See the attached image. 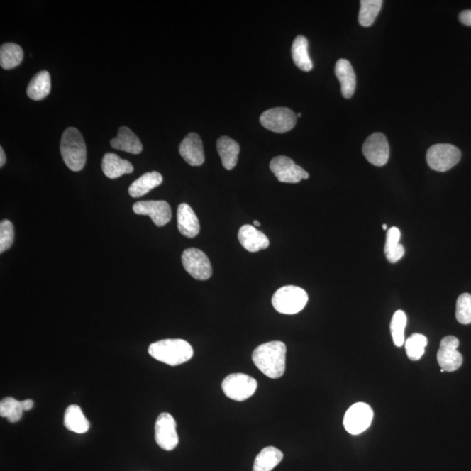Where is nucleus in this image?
Returning a JSON list of instances; mask_svg holds the SVG:
<instances>
[{"label":"nucleus","mask_w":471,"mask_h":471,"mask_svg":"<svg viewBox=\"0 0 471 471\" xmlns=\"http://www.w3.org/2000/svg\"><path fill=\"white\" fill-rule=\"evenodd\" d=\"M374 412L370 405L357 402L345 412L343 424L345 431L351 435H360L370 427Z\"/></svg>","instance_id":"nucleus-7"},{"label":"nucleus","mask_w":471,"mask_h":471,"mask_svg":"<svg viewBox=\"0 0 471 471\" xmlns=\"http://www.w3.org/2000/svg\"><path fill=\"white\" fill-rule=\"evenodd\" d=\"M163 181L162 176L157 172H148L138 178L129 186L128 193L132 197H140L146 195L152 189L158 187Z\"/></svg>","instance_id":"nucleus-23"},{"label":"nucleus","mask_w":471,"mask_h":471,"mask_svg":"<svg viewBox=\"0 0 471 471\" xmlns=\"http://www.w3.org/2000/svg\"><path fill=\"white\" fill-rule=\"evenodd\" d=\"M179 152L184 160L191 166H201L204 162L202 140L196 133H191L182 140Z\"/></svg>","instance_id":"nucleus-15"},{"label":"nucleus","mask_w":471,"mask_h":471,"mask_svg":"<svg viewBox=\"0 0 471 471\" xmlns=\"http://www.w3.org/2000/svg\"><path fill=\"white\" fill-rule=\"evenodd\" d=\"M382 229L383 230H387V225L382 226Z\"/></svg>","instance_id":"nucleus-40"},{"label":"nucleus","mask_w":471,"mask_h":471,"mask_svg":"<svg viewBox=\"0 0 471 471\" xmlns=\"http://www.w3.org/2000/svg\"><path fill=\"white\" fill-rule=\"evenodd\" d=\"M155 438L158 446L166 451L176 449L179 438L177 432V423L169 413H162L155 425Z\"/></svg>","instance_id":"nucleus-10"},{"label":"nucleus","mask_w":471,"mask_h":471,"mask_svg":"<svg viewBox=\"0 0 471 471\" xmlns=\"http://www.w3.org/2000/svg\"><path fill=\"white\" fill-rule=\"evenodd\" d=\"M60 153L65 165L72 172H78L84 168L87 162V147L81 132L75 128H67L60 140Z\"/></svg>","instance_id":"nucleus-3"},{"label":"nucleus","mask_w":471,"mask_h":471,"mask_svg":"<svg viewBox=\"0 0 471 471\" xmlns=\"http://www.w3.org/2000/svg\"><path fill=\"white\" fill-rule=\"evenodd\" d=\"M428 344L427 338L421 333H414L405 341L406 353L409 360L413 362L419 360L423 357L425 348Z\"/></svg>","instance_id":"nucleus-31"},{"label":"nucleus","mask_w":471,"mask_h":471,"mask_svg":"<svg viewBox=\"0 0 471 471\" xmlns=\"http://www.w3.org/2000/svg\"><path fill=\"white\" fill-rule=\"evenodd\" d=\"M461 151L451 144H436L429 148L426 159L429 167L436 172H445L461 160Z\"/></svg>","instance_id":"nucleus-5"},{"label":"nucleus","mask_w":471,"mask_h":471,"mask_svg":"<svg viewBox=\"0 0 471 471\" xmlns=\"http://www.w3.org/2000/svg\"><path fill=\"white\" fill-rule=\"evenodd\" d=\"M14 241V228L9 220H3L0 223V253H3L13 245Z\"/></svg>","instance_id":"nucleus-33"},{"label":"nucleus","mask_w":471,"mask_h":471,"mask_svg":"<svg viewBox=\"0 0 471 471\" xmlns=\"http://www.w3.org/2000/svg\"><path fill=\"white\" fill-rule=\"evenodd\" d=\"M24 52L15 43H6L0 48V65L6 70H13L22 62Z\"/></svg>","instance_id":"nucleus-27"},{"label":"nucleus","mask_w":471,"mask_h":471,"mask_svg":"<svg viewBox=\"0 0 471 471\" xmlns=\"http://www.w3.org/2000/svg\"><path fill=\"white\" fill-rule=\"evenodd\" d=\"M6 154L5 152H4L3 148L0 147V167H2L6 165Z\"/></svg>","instance_id":"nucleus-38"},{"label":"nucleus","mask_w":471,"mask_h":471,"mask_svg":"<svg viewBox=\"0 0 471 471\" xmlns=\"http://www.w3.org/2000/svg\"><path fill=\"white\" fill-rule=\"evenodd\" d=\"M401 233L400 230L397 227L390 228L387 231L386 244L384 247V253H389V250L396 248L400 244Z\"/></svg>","instance_id":"nucleus-34"},{"label":"nucleus","mask_w":471,"mask_h":471,"mask_svg":"<svg viewBox=\"0 0 471 471\" xmlns=\"http://www.w3.org/2000/svg\"><path fill=\"white\" fill-rule=\"evenodd\" d=\"M51 91V77L48 71H40L29 82L26 94L33 101H41L48 96Z\"/></svg>","instance_id":"nucleus-22"},{"label":"nucleus","mask_w":471,"mask_h":471,"mask_svg":"<svg viewBox=\"0 0 471 471\" xmlns=\"http://www.w3.org/2000/svg\"><path fill=\"white\" fill-rule=\"evenodd\" d=\"M21 402L24 411H29V410H31L33 408V401L30 400V399H28V400H25Z\"/></svg>","instance_id":"nucleus-37"},{"label":"nucleus","mask_w":471,"mask_h":471,"mask_svg":"<svg viewBox=\"0 0 471 471\" xmlns=\"http://www.w3.org/2000/svg\"><path fill=\"white\" fill-rule=\"evenodd\" d=\"M459 340L455 336H446L440 341L438 353L439 366L445 372L458 370L462 364V356L458 351Z\"/></svg>","instance_id":"nucleus-14"},{"label":"nucleus","mask_w":471,"mask_h":471,"mask_svg":"<svg viewBox=\"0 0 471 471\" xmlns=\"http://www.w3.org/2000/svg\"><path fill=\"white\" fill-rule=\"evenodd\" d=\"M336 74L340 82L341 94L343 97L350 99L355 94L356 87V76L351 63L345 59L338 60Z\"/></svg>","instance_id":"nucleus-18"},{"label":"nucleus","mask_w":471,"mask_h":471,"mask_svg":"<svg viewBox=\"0 0 471 471\" xmlns=\"http://www.w3.org/2000/svg\"><path fill=\"white\" fill-rule=\"evenodd\" d=\"M282 451L269 446L260 451L254 461L253 471H272L283 460Z\"/></svg>","instance_id":"nucleus-25"},{"label":"nucleus","mask_w":471,"mask_h":471,"mask_svg":"<svg viewBox=\"0 0 471 471\" xmlns=\"http://www.w3.org/2000/svg\"><path fill=\"white\" fill-rule=\"evenodd\" d=\"M135 214L149 216L158 227L165 226L172 218V208L165 201H140L133 206Z\"/></svg>","instance_id":"nucleus-13"},{"label":"nucleus","mask_w":471,"mask_h":471,"mask_svg":"<svg viewBox=\"0 0 471 471\" xmlns=\"http://www.w3.org/2000/svg\"><path fill=\"white\" fill-rule=\"evenodd\" d=\"M270 169L275 174L277 179L287 184H298L303 179H309V174L296 165L291 158L279 155L270 162Z\"/></svg>","instance_id":"nucleus-11"},{"label":"nucleus","mask_w":471,"mask_h":471,"mask_svg":"<svg viewBox=\"0 0 471 471\" xmlns=\"http://www.w3.org/2000/svg\"><path fill=\"white\" fill-rule=\"evenodd\" d=\"M112 148L116 150L138 155L143 151V144L138 136L128 127H121L116 138L110 142Z\"/></svg>","instance_id":"nucleus-19"},{"label":"nucleus","mask_w":471,"mask_h":471,"mask_svg":"<svg viewBox=\"0 0 471 471\" xmlns=\"http://www.w3.org/2000/svg\"><path fill=\"white\" fill-rule=\"evenodd\" d=\"M362 152L367 160L375 166L387 165L389 159V144L382 133H375L364 143Z\"/></svg>","instance_id":"nucleus-12"},{"label":"nucleus","mask_w":471,"mask_h":471,"mask_svg":"<svg viewBox=\"0 0 471 471\" xmlns=\"http://www.w3.org/2000/svg\"><path fill=\"white\" fill-rule=\"evenodd\" d=\"M186 272L197 280H207L212 275V267L206 254L196 248L186 249L182 255Z\"/></svg>","instance_id":"nucleus-9"},{"label":"nucleus","mask_w":471,"mask_h":471,"mask_svg":"<svg viewBox=\"0 0 471 471\" xmlns=\"http://www.w3.org/2000/svg\"><path fill=\"white\" fill-rule=\"evenodd\" d=\"M253 225L255 226L256 227H260V223L257 221V220H255V221L253 222Z\"/></svg>","instance_id":"nucleus-39"},{"label":"nucleus","mask_w":471,"mask_h":471,"mask_svg":"<svg viewBox=\"0 0 471 471\" xmlns=\"http://www.w3.org/2000/svg\"><path fill=\"white\" fill-rule=\"evenodd\" d=\"M102 172L109 179L123 176L125 174H131L134 167L127 160H123L119 155L113 153H107L104 155L101 162Z\"/></svg>","instance_id":"nucleus-20"},{"label":"nucleus","mask_w":471,"mask_h":471,"mask_svg":"<svg viewBox=\"0 0 471 471\" xmlns=\"http://www.w3.org/2000/svg\"><path fill=\"white\" fill-rule=\"evenodd\" d=\"M286 344L271 341L262 344L253 353V360L262 373L271 379H278L286 371Z\"/></svg>","instance_id":"nucleus-1"},{"label":"nucleus","mask_w":471,"mask_h":471,"mask_svg":"<svg viewBox=\"0 0 471 471\" xmlns=\"http://www.w3.org/2000/svg\"><path fill=\"white\" fill-rule=\"evenodd\" d=\"M292 60L299 70L309 72L313 70V62L309 54V41L304 36L296 37L292 47Z\"/></svg>","instance_id":"nucleus-26"},{"label":"nucleus","mask_w":471,"mask_h":471,"mask_svg":"<svg viewBox=\"0 0 471 471\" xmlns=\"http://www.w3.org/2000/svg\"><path fill=\"white\" fill-rule=\"evenodd\" d=\"M64 425L68 431L77 433V434H84L89 431L90 424L83 414L81 408L77 405H70L66 409L64 416Z\"/></svg>","instance_id":"nucleus-24"},{"label":"nucleus","mask_w":471,"mask_h":471,"mask_svg":"<svg viewBox=\"0 0 471 471\" xmlns=\"http://www.w3.org/2000/svg\"><path fill=\"white\" fill-rule=\"evenodd\" d=\"M407 326V315L404 311L398 310L391 321L390 329L394 345L398 348L405 343V328Z\"/></svg>","instance_id":"nucleus-30"},{"label":"nucleus","mask_w":471,"mask_h":471,"mask_svg":"<svg viewBox=\"0 0 471 471\" xmlns=\"http://www.w3.org/2000/svg\"><path fill=\"white\" fill-rule=\"evenodd\" d=\"M459 20L463 25L471 26V10L463 11L459 15Z\"/></svg>","instance_id":"nucleus-36"},{"label":"nucleus","mask_w":471,"mask_h":471,"mask_svg":"<svg viewBox=\"0 0 471 471\" xmlns=\"http://www.w3.org/2000/svg\"><path fill=\"white\" fill-rule=\"evenodd\" d=\"M222 389L226 396L231 400L244 401L255 394L257 382L250 375L231 374L223 379Z\"/></svg>","instance_id":"nucleus-6"},{"label":"nucleus","mask_w":471,"mask_h":471,"mask_svg":"<svg viewBox=\"0 0 471 471\" xmlns=\"http://www.w3.org/2000/svg\"><path fill=\"white\" fill-rule=\"evenodd\" d=\"M405 249L404 245L399 244L396 248H394L389 250V253H386L387 260L390 262V263H397L399 260H401L402 257L404 256Z\"/></svg>","instance_id":"nucleus-35"},{"label":"nucleus","mask_w":471,"mask_h":471,"mask_svg":"<svg viewBox=\"0 0 471 471\" xmlns=\"http://www.w3.org/2000/svg\"><path fill=\"white\" fill-rule=\"evenodd\" d=\"M382 0H362L360 1L359 23L360 26L368 28L374 24L382 6Z\"/></svg>","instance_id":"nucleus-28"},{"label":"nucleus","mask_w":471,"mask_h":471,"mask_svg":"<svg viewBox=\"0 0 471 471\" xmlns=\"http://www.w3.org/2000/svg\"><path fill=\"white\" fill-rule=\"evenodd\" d=\"M149 353L154 359L170 366L189 362L194 355L192 345L181 339H167L151 344Z\"/></svg>","instance_id":"nucleus-2"},{"label":"nucleus","mask_w":471,"mask_h":471,"mask_svg":"<svg viewBox=\"0 0 471 471\" xmlns=\"http://www.w3.org/2000/svg\"><path fill=\"white\" fill-rule=\"evenodd\" d=\"M216 149L221 158L223 166L228 170L235 168L240 152L238 143L228 136H221L216 142Z\"/></svg>","instance_id":"nucleus-21"},{"label":"nucleus","mask_w":471,"mask_h":471,"mask_svg":"<svg viewBox=\"0 0 471 471\" xmlns=\"http://www.w3.org/2000/svg\"><path fill=\"white\" fill-rule=\"evenodd\" d=\"M24 409L22 402L13 397L4 398L0 402V416L7 418L11 423H18L21 419Z\"/></svg>","instance_id":"nucleus-29"},{"label":"nucleus","mask_w":471,"mask_h":471,"mask_svg":"<svg viewBox=\"0 0 471 471\" xmlns=\"http://www.w3.org/2000/svg\"><path fill=\"white\" fill-rule=\"evenodd\" d=\"M309 301V295L302 288L287 286L279 288L273 295L272 303L277 311L283 314H296L301 311Z\"/></svg>","instance_id":"nucleus-4"},{"label":"nucleus","mask_w":471,"mask_h":471,"mask_svg":"<svg viewBox=\"0 0 471 471\" xmlns=\"http://www.w3.org/2000/svg\"><path fill=\"white\" fill-rule=\"evenodd\" d=\"M238 240L241 245L248 252L257 253L258 250L267 249L270 241L267 236L257 228L246 225L242 226L238 231Z\"/></svg>","instance_id":"nucleus-16"},{"label":"nucleus","mask_w":471,"mask_h":471,"mask_svg":"<svg viewBox=\"0 0 471 471\" xmlns=\"http://www.w3.org/2000/svg\"><path fill=\"white\" fill-rule=\"evenodd\" d=\"M301 116H302L301 113H298V117H301Z\"/></svg>","instance_id":"nucleus-41"},{"label":"nucleus","mask_w":471,"mask_h":471,"mask_svg":"<svg viewBox=\"0 0 471 471\" xmlns=\"http://www.w3.org/2000/svg\"><path fill=\"white\" fill-rule=\"evenodd\" d=\"M177 227L186 238H193L200 233L199 220L187 204H181L177 209Z\"/></svg>","instance_id":"nucleus-17"},{"label":"nucleus","mask_w":471,"mask_h":471,"mask_svg":"<svg viewBox=\"0 0 471 471\" xmlns=\"http://www.w3.org/2000/svg\"><path fill=\"white\" fill-rule=\"evenodd\" d=\"M455 317L462 325L471 324V294H462L459 296L457 301Z\"/></svg>","instance_id":"nucleus-32"},{"label":"nucleus","mask_w":471,"mask_h":471,"mask_svg":"<svg viewBox=\"0 0 471 471\" xmlns=\"http://www.w3.org/2000/svg\"><path fill=\"white\" fill-rule=\"evenodd\" d=\"M262 126L272 132L287 133L297 123V116L288 108H275L267 110L260 116Z\"/></svg>","instance_id":"nucleus-8"}]
</instances>
